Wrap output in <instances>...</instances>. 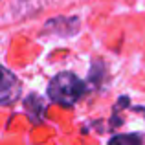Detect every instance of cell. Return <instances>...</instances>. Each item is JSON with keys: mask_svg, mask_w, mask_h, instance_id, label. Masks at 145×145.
Masks as SVG:
<instances>
[{"mask_svg": "<svg viewBox=\"0 0 145 145\" xmlns=\"http://www.w3.org/2000/svg\"><path fill=\"white\" fill-rule=\"evenodd\" d=\"M86 92V85L72 72H61L50 81L48 97L63 106H74Z\"/></svg>", "mask_w": 145, "mask_h": 145, "instance_id": "obj_1", "label": "cell"}, {"mask_svg": "<svg viewBox=\"0 0 145 145\" xmlns=\"http://www.w3.org/2000/svg\"><path fill=\"white\" fill-rule=\"evenodd\" d=\"M108 145H143V140L138 134H116L110 138Z\"/></svg>", "mask_w": 145, "mask_h": 145, "instance_id": "obj_3", "label": "cell"}, {"mask_svg": "<svg viewBox=\"0 0 145 145\" xmlns=\"http://www.w3.org/2000/svg\"><path fill=\"white\" fill-rule=\"evenodd\" d=\"M20 90L22 85L18 81V77L7 68L0 66V106L15 103L20 96Z\"/></svg>", "mask_w": 145, "mask_h": 145, "instance_id": "obj_2", "label": "cell"}, {"mask_svg": "<svg viewBox=\"0 0 145 145\" xmlns=\"http://www.w3.org/2000/svg\"><path fill=\"white\" fill-rule=\"evenodd\" d=\"M138 110H142V112H145V108H138Z\"/></svg>", "mask_w": 145, "mask_h": 145, "instance_id": "obj_4", "label": "cell"}]
</instances>
